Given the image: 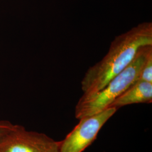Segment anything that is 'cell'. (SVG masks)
Segmentation results:
<instances>
[{
    "label": "cell",
    "mask_w": 152,
    "mask_h": 152,
    "mask_svg": "<svg viewBox=\"0 0 152 152\" xmlns=\"http://www.w3.org/2000/svg\"><path fill=\"white\" fill-rule=\"evenodd\" d=\"M152 45V23L143 22L117 36L103 58L90 66L81 81L85 95L98 92L134 59L141 47Z\"/></svg>",
    "instance_id": "obj_1"
},
{
    "label": "cell",
    "mask_w": 152,
    "mask_h": 152,
    "mask_svg": "<svg viewBox=\"0 0 152 152\" xmlns=\"http://www.w3.org/2000/svg\"><path fill=\"white\" fill-rule=\"evenodd\" d=\"M138 81L152 83V51L149 53L144 62Z\"/></svg>",
    "instance_id": "obj_6"
},
{
    "label": "cell",
    "mask_w": 152,
    "mask_h": 152,
    "mask_svg": "<svg viewBox=\"0 0 152 152\" xmlns=\"http://www.w3.org/2000/svg\"><path fill=\"white\" fill-rule=\"evenodd\" d=\"M118 109L109 107L97 114L79 120L74 129L60 141L59 152H83L91 145L104 125Z\"/></svg>",
    "instance_id": "obj_3"
},
{
    "label": "cell",
    "mask_w": 152,
    "mask_h": 152,
    "mask_svg": "<svg viewBox=\"0 0 152 152\" xmlns=\"http://www.w3.org/2000/svg\"><path fill=\"white\" fill-rule=\"evenodd\" d=\"M60 141L47 135L14 127L0 140V152H59Z\"/></svg>",
    "instance_id": "obj_4"
},
{
    "label": "cell",
    "mask_w": 152,
    "mask_h": 152,
    "mask_svg": "<svg viewBox=\"0 0 152 152\" xmlns=\"http://www.w3.org/2000/svg\"><path fill=\"white\" fill-rule=\"evenodd\" d=\"M152 51V45L141 47L130 63L105 87L91 95H82L75 108L76 118L80 120L109 108L117 98L138 80L144 62Z\"/></svg>",
    "instance_id": "obj_2"
},
{
    "label": "cell",
    "mask_w": 152,
    "mask_h": 152,
    "mask_svg": "<svg viewBox=\"0 0 152 152\" xmlns=\"http://www.w3.org/2000/svg\"><path fill=\"white\" fill-rule=\"evenodd\" d=\"M14 125L8 121H0V140L12 129Z\"/></svg>",
    "instance_id": "obj_7"
},
{
    "label": "cell",
    "mask_w": 152,
    "mask_h": 152,
    "mask_svg": "<svg viewBox=\"0 0 152 152\" xmlns=\"http://www.w3.org/2000/svg\"><path fill=\"white\" fill-rule=\"evenodd\" d=\"M152 102V83L137 80L117 98L109 107L118 109L130 104L151 103Z\"/></svg>",
    "instance_id": "obj_5"
}]
</instances>
